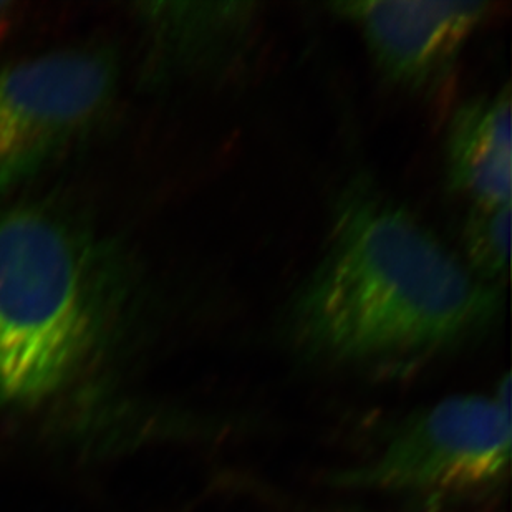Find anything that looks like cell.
Here are the masks:
<instances>
[{
  "label": "cell",
  "mask_w": 512,
  "mask_h": 512,
  "mask_svg": "<svg viewBox=\"0 0 512 512\" xmlns=\"http://www.w3.org/2000/svg\"><path fill=\"white\" fill-rule=\"evenodd\" d=\"M504 292L367 179L340 193L324 249L287 305L312 357L345 365L416 362L498 324Z\"/></svg>",
  "instance_id": "obj_1"
},
{
  "label": "cell",
  "mask_w": 512,
  "mask_h": 512,
  "mask_svg": "<svg viewBox=\"0 0 512 512\" xmlns=\"http://www.w3.org/2000/svg\"><path fill=\"white\" fill-rule=\"evenodd\" d=\"M97 285L87 247L35 208L0 214V398L54 392L92 345Z\"/></svg>",
  "instance_id": "obj_2"
},
{
  "label": "cell",
  "mask_w": 512,
  "mask_h": 512,
  "mask_svg": "<svg viewBox=\"0 0 512 512\" xmlns=\"http://www.w3.org/2000/svg\"><path fill=\"white\" fill-rule=\"evenodd\" d=\"M509 375L491 395L445 398L411 415L368 463L335 476L342 488L448 494L498 483L511 464Z\"/></svg>",
  "instance_id": "obj_3"
},
{
  "label": "cell",
  "mask_w": 512,
  "mask_h": 512,
  "mask_svg": "<svg viewBox=\"0 0 512 512\" xmlns=\"http://www.w3.org/2000/svg\"><path fill=\"white\" fill-rule=\"evenodd\" d=\"M112 58L68 49L0 68V188L39 170L112 98Z\"/></svg>",
  "instance_id": "obj_4"
},
{
  "label": "cell",
  "mask_w": 512,
  "mask_h": 512,
  "mask_svg": "<svg viewBox=\"0 0 512 512\" xmlns=\"http://www.w3.org/2000/svg\"><path fill=\"white\" fill-rule=\"evenodd\" d=\"M334 14L362 34L383 77L408 92H431L450 77L464 45L493 14V2H335Z\"/></svg>",
  "instance_id": "obj_5"
},
{
  "label": "cell",
  "mask_w": 512,
  "mask_h": 512,
  "mask_svg": "<svg viewBox=\"0 0 512 512\" xmlns=\"http://www.w3.org/2000/svg\"><path fill=\"white\" fill-rule=\"evenodd\" d=\"M509 85L463 103L446 133V176L451 191L471 208L511 206L512 130Z\"/></svg>",
  "instance_id": "obj_6"
},
{
  "label": "cell",
  "mask_w": 512,
  "mask_h": 512,
  "mask_svg": "<svg viewBox=\"0 0 512 512\" xmlns=\"http://www.w3.org/2000/svg\"><path fill=\"white\" fill-rule=\"evenodd\" d=\"M168 54L183 72L216 77L247 57L256 34L254 2H203L156 7Z\"/></svg>",
  "instance_id": "obj_7"
},
{
  "label": "cell",
  "mask_w": 512,
  "mask_h": 512,
  "mask_svg": "<svg viewBox=\"0 0 512 512\" xmlns=\"http://www.w3.org/2000/svg\"><path fill=\"white\" fill-rule=\"evenodd\" d=\"M464 264L479 281L498 285L508 279L511 206L471 208L461 232Z\"/></svg>",
  "instance_id": "obj_8"
},
{
  "label": "cell",
  "mask_w": 512,
  "mask_h": 512,
  "mask_svg": "<svg viewBox=\"0 0 512 512\" xmlns=\"http://www.w3.org/2000/svg\"><path fill=\"white\" fill-rule=\"evenodd\" d=\"M7 9H10V4H7V2H0V15H4V12Z\"/></svg>",
  "instance_id": "obj_9"
}]
</instances>
